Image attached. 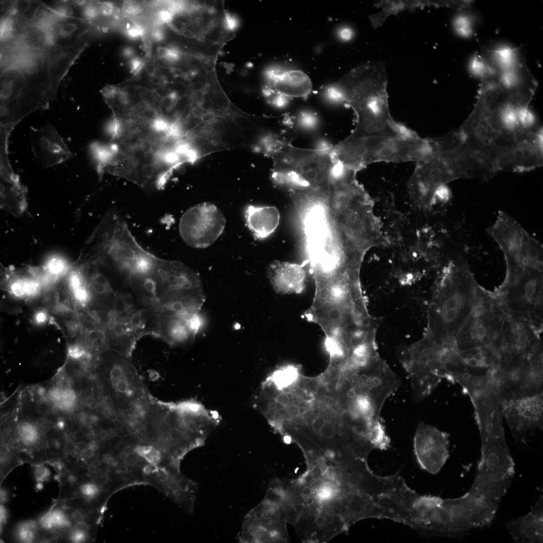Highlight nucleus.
<instances>
[{
  "label": "nucleus",
  "instance_id": "1",
  "mask_svg": "<svg viewBox=\"0 0 543 543\" xmlns=\"http://www.w3.org/2000/svg\"><path fill=\"white\" fill-rule=\"evenodd\" d=\"M534 93L500 77L483 80L473 111L458 129L496 173L524 167L542 146V127L528 108Z\"/></svg>",
  "mask_w": 543,
  "mask_h": 543
},
{
  "label": "nucleus",
  "instance_id": "2",
  "mask_svg": "<svg viewBox=\"0 0 543 543\" xmlns=\"http://www.w3.org/2000/svg\"><path fill=\"white\" fill-rule=\"evenodd\" d=\"M1 62V102L24 115L48 106L73 63L54 51L14 50Z\"/></svg>",
  "mask_w": 543,
  "mask_h": 543
},
{
  "label": "nucleus",
  "instance_id": "3",
  "mask_svg": "<svg viewBox=\"0 0 543 543\" xmlns=\"http://www.w3.org/2000/svg\"><path fill=\"white\" fill-rule=\"evenodd\" d=\"M387 78L383 62L356 67L326 87L329 98L342 102L353 111L355 119L379 133L389 131L395 121L388 105Z\"/></svg>",
  "mask_w": 543,
  "mask_h": 543
},
{
  "label": "nucleus",
  "instance_id": "4",
  "mask_svg": "<svg viewBox=\"0 0 543 543\" xmlns=\"http://www.w3.org/2000/svg\"><path fill=\"white\" fill-rule=\"evenodd\" d=\"M468 266L450 267L434 298L428 335L437 343L454 339L484 295Z\"/></svg>",
  "mask_w": 543,
  "mask_h": 543
},
{
  "label": "nucleus",
  "instance_id": "5",
  "mask_svg": "<svg viewBox=\"0 0 543 543\" xmlns=\"http://www.w3.org/2000/svg\"><path fill=\"white\" fill-rule=\"evenodd\" d=\"M311 306L304 312L307 321L318 325L325 336L353 330L370 317L360 282L334 280L315 283Z\"/></svg>",
  "mask_w": 543,
  "mask_h": 543
},
{
  "label": "nucleus",
  "instance_id": "6",
  "mask_svg": "<svg viewBox=\"0 0 543 543\" xmlns=\"http://www.w3.org/2000/svg\"><path fill=\"white\" fill-rule=\"evenodd\" d=\"M428 138L347 137L331 146L334 159L356 172L377 162H402L422 159L430 151Z\"/></svg>",
  "mask_w": 543,
  "mask_h": 543
},
{
  "label": "nucleus",
  "instance_id": "7",
  "mask_svg": "<svg viewBox=\"0 0 543 543\" xmlns=\"http://www.w3.org/2000/svg\"><path fill=\"white\" fill-rule=\"evenodd\" d=\"M156 282V299L148 303L156 315L185 317L199 312L205 300L203 285L198 274L184 263L162 259Z\"/></svg>",
  "mask_w": 543,
  "mask_h": 543
},
{
  "label": "nucleus",
  "instance_id": "8",
  "mask_svg": "<svg viewBox=\"0 0 543 543\" xmlns=\"http://www.w3.org/2000/svg\"><path fill=\"white\" fill-rule=\"evenodd\" d=\"M102 92L113 113V130L170 128V120L164 115L157 96L150 90L110 85Z\"/></svg>",
  "mask_w": 543,
  "mask_h": 543
},
{
  "label": "nucleus",
  "instance_id": "9",
  "mask_svg": "<svg viewBox=\"0 0 543 543\" xmlns=\"http://www.w3.org/2000/svg\"><path fill=\"white\" fill-rule=\"evenodd\" d=\"M272 157V177L288 191L324 182L335 162L330 146L309 149L294 147L287 142Z\"/></svg>",
  "mask_w": 543,
  "mask_h": 543
},
{
  "label": "nucleus",
  "instance_id": "10",
  "mask_svg": "<svg viewBox=\"0 0 543 543\" xmlns=\"http://www.w3.org/2000/svg\"><path fill=\"white\" fill-rule=\"evenodd\" d=\"M104 362L98 372L103 377L114 411L131 409L150 393L131 357L112 350Z\"/></svg>",
  "mask_w": 543,
  "mask_h": 543
},
{
  "label": "nucleus",
  "instance_id": "11",
  "mask_svg": "<svg viewBox=\"0 0 543 543\" xmlns=\"http://www.w3.org/2000/svg\"><path fill=\"white\" fill-rule=\"evenodd\" d=\"M284 499L276 492L267 490L262 500L245 516L238 537L239 542H287Z\"/></svg>",
  "mask_w": 543,
  "mask_h": 543
},
{
  "label": "nucleus",
  "instance_id": "12",
  "mask_svg": "<svg viewBox=\"0 0 543 543\" xmlns=\"http://www.w3.org/2000/svg\"><path fill=\"white\" fill-rule=\"evenodd\" d=\"M301 540L325 542L348 528L335 511L332 496L322 498L318 495L302 509L294 525Z\"/></svg>",
  "mask_w": 543,
  "mask_h": 543
},
{
  "label": "nucleus",
  "instance_id": "13",
  "mask_svg": "<svg viewBox=\"0 0 543 543\" xmlns=\"http://www.w3.org/2000/svg\"><path fill=\"white\" fill-rule=\"evenodd\" d=\"M485 295L453 340L456 352L491 345L503 327L502 316Z\"/></svg>",
  "mask_w": 543,
  "mask_h": 543
},
{
  "label": "nucleus",
  "instance_id": "14",
  "mask_svg": "<svg viewBox=\"0 0 543 543\" xmlns=\"http://www.w3.org/2000/svg\"><path fill=\"white\" fill-rule=\"evenodd\" d=\"M226 224L224 216L214 204L205 202L188 209L179 223L180 236L189 246L207 247L223 232Z\"/></svg>",
  "mask_w": 543,
  "mask_h": 543
},
{
  "label": "nucleus",
  "instance_id": "15",
  "mask_svg": "<svg viewBox=\"0 0 543 543\" xmlns=\"http://www.w3.org/2000/svg\"><path fill=\"white\" fill-rule=\"evenodd\" d=\"M149 312L146 309H130L113 314L104 330L108 348L131 358L137 341L146 335H151L147 327Z\"/></svg>",
  "mask_w": 543,
  "mask_h": 543
},
{
  "label": "nucleus",
  "instance_id": "16",
  "mask_svg": "<svg viewBox=\"0 0 543 543\" xmlns=\"http://www.w3.org/2000/svg\"><path fill=\"white\" fill-rule=\"evenodd\" d=\"M502 412L514 438L525 443L529 436L542 430V393L503 402Z\"/></svg>",
  "mask_w": 543,
  "mask_h": 543
},
{
  "label": "nucleus",
  "instance_id": "17",
  "mask_svg": "<svg viewBox=\"0 0 543 543\" xmlns=\"http://www.w3.org/2000/svg\"><path fill=\"white\" fill-rule=\"evenodd\" d=\"M449 435L429 424L421 423L414 438V449L420 468L438 473L449 457Z\"/></svg>",
  "mask_w": 543,
  "mask_h": 543
},
{
  "label": "nucleus",
  "instance_id": "18",
  "mask_svg": "<svg viewBox=\"0 0 543 543\" xmlns=\"http://www.w3.org/2000/svg\"><path fill=\"white\" fill-rule=\"evenodd\" d=\"M30 144L38 165L47 168L61 163L73 156L54 126L48 124L39 128H30Z\"/></svg>",
  "mask_w": 543,
  "mask_h": 543
},
{
  "label": "nucleus",
  "instance_id": "19",
  "mask_svg": "<svg viewBox=\"0 0 543 543\" xmlns=\"http://www.w3.org/2000/svg\"><path fill=\"white\" fill-rule=\"evenodd\" d=\"M506 289L508 304L513 309L524 312L534 310L541 300L542 269H528Z\"/></svg>",
  "mask_w": 543,
  "mask_h": 543
},
{
  "label": "nucleus",
  "instance_id": "20",
  "mask_svg": "<svg viewBox=\"0 0 543 543\" xmlns=\"http://www.w3.org/2000/svg\"><path fill=\"white\" fill-rule=\"evenodd\" d=\"M505 526L515 542H542V495L538 497L528 513L510 520Z\"/></svg>",
  "mask_w": 543,
  "mask_h": 543
},
{
  "label": "nucleus",
  "instance_id": "21",
  "mask_svg": "<svg viewBox=\"0 0 543 543\" xmlns=\"http://www.w3.org/2000/svg\"><path fill=\"white\" fill-rule=\"evenodd\" d=\"M269 281L281 294H300L305 288L306 273L298 264L274 261L268 269Z\"/></svg>",
  "mask_w": 543,
  "mask_h": 543
},
{
  "label": "nucleus",
  "instance_id": "22",
  "mask_svg": "<svg viewBox=\"0 0 543 543\" xmlns=\"http://www.w3.org/2000/svg\"><path fill=\"white\" fill-rule=\"evenodd\" d=\"M1 208L15 216L22 215L27 206L26 190L12 168L1 170Z\"/></svg>",
  "mask_w": 543,
  "mask_h": 543
},
{
  "label": "nucleus",
  "instance_id": "23",
  "mask_svg": "<svg viewBox=\"0 0 543 543\" xmlns=\"http://www.w3.org/2000/svg\"><path fill=\"white\" fill-rule=\"evenodd\" d=\"M153 315V336L175 346L185 344L195 338L187 326L185 317Z\"/></svg>",
  "mask_w": 543,
  "mask_h": 543
},
{
  "label": "nucleus",
  "instance_id": "24",
  "mask_svg": "<svg viewBox=\"0 0 543 543\" xmlns=\"http://www.w3.org/2000/svg\"><path fill=\"white\" fill-rule=\"evenodd\" d=\"M247 225L257 239L269 237L277 229L280 223L279 210L274 206L249 205L245 211Z\"/></svg>",
  "mask_w": 543,
  "mask_h": 543
},
{
  "label": "nucleus",
  "instance_id": "25",
  "mask_svg": "<svg viewBox=\"0 0 543 543\" xmlns=\"http://www.w3.org/2000/svg\"><path fill=\"white\" fill-rule=\"evenodd\" d=\"M312 85L309 77L304 72L291 70L276 76L273 79V89L287 98L303 97L308 95Z\"/></svg>",
  "mask_w": 543,
  "mask_h": 543
},
{
  "label": "nucleus",
  "instance_id": "26",
  "mask_svg": "<svg viewBox=\"0 0 543 543\" xmlns=\"http://www.w3.org/2000/svg\"><path fill=\"white\" fill-rule=\"evenodd\" d=\"M17 432L21 442L27 446L34 445L40 437L37 428L33 424L27 422L20 424Z\"/></svg>",
  "mask_w": 543,
  "mask_h": 543
},
{
  "label": "nucleus",
  "instance_id": "27",
  "mask_svg": "<svg viewBox=\"0 0 543 543\" xmlns=\"http://www.w3.org/2000/svg\"><path fill=\"white\" fill-rule=\"evenodd\" d=\"M134 450L149 464L156 465L162 459V455L159 450L151 444L137 443Z\"/></svg>",
  "mask_w": 543,
  "mask_h": 543
},
{
  "label": "nucleus",
  "instance_id": "28",
  "mask_svg": "<svg viewBox=\"0 0 543 543\" xmlns=\"http://www.w3.org/2000/svg\"><path fill=\"white\" fill-rule=\"evenodd\" d=\"M181 97L175 90H170L158 98L160 106L163 111L170 112L177 105Z\"/></svg>",
  "mask_w": 543,
  "mask_h": 543
},
{
  "label": "nucleus",
  "instance_id": "29",
  "mask_svg": "<svg viewBox=\"0 0 543 543\" xmlns=\"http://www.w3.org/2000/svg\"><path fill=\"white\" fill-rule=\"evenodd\" d=\"M156 56L161 59L174 62L179 59L181 52L172 47L159 46L156 50Z\"/></svg>",
  "mask_w": 543,
  "mask_h": 543
},
{
  "label": "nucleus",
  "instance_id": "30",
  "mask_svg": "<svg viewBox=\"0 0 543 543\" xmlns=\"http://www.w3.org/2000/svg\"><path fill=\"white\" fill-rule=\"evenodd\" d=\"M185 320L190 332L195 337L196 334L200 330L203 322L199 313L188 316L185 317Z\"/></svg>",
  "mask_w": 543,
  "mask_h": 543
},
{
  "label": "nucleus",
  "instance_id": "31",
  "mask_svg": "<svg viewBox=\"0 0 543 543\" xmlns=\"http://www.w3.org/2000/svg\"><path fill=\"white\" fill-rule=\"evenodd\" d=\"M80 489L82 496L87 500L95 498L101 489L92 482H85L81 484Z\"/></svg>",
  "mask_w": 543,
  "mask_h": 543
},
{
  "label": "nucleus",
  "instance_id": "32",
  "mask_svg": "<svg viewBox=\"0 0 543 543\" xmlns=\"http://www.w3.org/2000/svg\"><path fill=\"white\" fill-rule=\"evenodd\" d=\"M317 122L318 119L314 114L305 112L300 115L299 124L303 128L311 129L317 124Z\"/></svg>",
  "mask_w": 543,
  "mask_h": 543
},
{
  "label": "nucleus",
  "instance_id": "33",
  "mask_svg": "<svg viewBox=\"0 0 543 543\" xmlns=\"http://www.w3.org/2000/svg\"><path fill=\"white\" fill-rule=\"evenodd\" d=\"M109 479L108 472L98 470L91 477V482L98 488L102 489Z\"/></svg>",
  "mask_w": 543,
  "mask_h": 543
},
{
  "label": "nucleus",
  "instance_id": "34",
  "mask_svg": "<svg viewBox=\"0 0 543 543\" xmlns=\"http://www.w3.org/2000/svg\"><path fill=\"white\" fill-rule=\"evenodd\" d=\"M126 28V34L128 37L133 40H136L143 37L144 30L142 27L136 24L129 25Z\"/></svg>",
  "mask_w": 543,
  "mask_h": 543
},
{
  "label": "nucleus",
  "instance_id": "35",
  "mask_svg": "<svg viewBox=\"0 0 543 543\" xmlns=\"http://www.w3.org/2000/svg\"><path fill=\"white\" fill-rule=\"evenodd\" d=\"M123 12L130 15H135L141 13L143 8L139 3L133 2H126L123 5Z\"/></svg>",
  "mask_w": 543,
  "mask_h": 543
},
{
  "label": "nucleus",
  "instance_id": "36",
  "mask_svg": "<svg viewBox=\"0 0 543 543\" xmlns=\"http://www.w3.org/2000/svg\"><path fill=\"white\" fill-rule=\"evenodd\" d=\"M65 265L62 260L58 258L52 259L47 265L49 272L53 276L62 274L64 270Z\"/></svg>",
  "mask_w": 543,
  "mask_h": 543
},
{
  "label": "nucleus",
  "instance_id": "37",
  "mask_svg": "<svg viewBox=\"0 0 543 543\" xmlns=\"http://www.w3.org/2000/svg\"><path fill=\"white\" fill-rule=\"evenodd\" d=\"M90 353L87 352L84 348L78 344L70 346L68 348V354L73 359H80L85 357Z\"/></svg>",
  "mask_w": 543,
  "mask_h": 543
},
{
  "label": "nucleus",
  "instance_id": "38",
  "mask_svg": "<svg viewBox=\"0 0 543 543\" xmlns=\"http://www.w3.org/2000/svg\"><path fill=\"white\" fill-rule=\"evenodd\" d=\"M146 61L139 57L135 56L130 60V72L133 76L138 75L144 67Z\"/></svg>",
  "mask_w": 543,
  "mask_h": 543
},
{
  "label": "nucleus",
  "instance_id": "39",
  "mask_svg": "<svg viewBox=\"0 0 543 543\" xmlns=\"http://www.w3.org/2000/svg\"><path fill=\"white\" fill-rule=\"evenodd\" d=\"M34 476L38 482H42L49 479L50 473L46 467L41 464H38L35 467Z\"/></svg>",
  "mask_w": 543,
  "mask_h": 543
},
{
  "label": "nucleus",
  "instance_id": "40",
  "mask_svg": "<svg viewBox=\"0 0 543 543\" xmlns=\"http://www.w3.org/2000/svg\"><path fill=\"white\" fill-rule=\"evenodd\" d=\"M174 14L168 9L159 11L157 14V24L158 26L163 24L171 22Z\"/></svg>",
  "mask_w": 543,
  "mask_h": 543
},
{
  "label": "nucleus",
  "instance_id": "41",
  "mask_svg": "<svg viewBox=\"0 0 543 543\" xmlns=\"http://www.w3.org/2000/svg\"><path fill=\"white\" fill-rule=\"evenodd\" d=\"M99 8L100 14L104 16H111L115 12V6L112 3L110 2L100 3Z\"/></svg>",
  "mask_w": 543,
  "mask_h": 543
},
{
  "label": "nucleus",
  "instance_id": "42",
  "mask_svg": "<svg viewBox=\"0 0 543 543\" xmlns=\"http://www.w3.org/2000/svg\"><path fill=\"white\" fill-rule=\"evenodd\" d=\"M319 433L325 438H331L335 435L336 429L332 424L326 422Z\"/></svg>",
  "mask_w": 543,
  "mask_h": 543
},
{
  "label": "nucleus",
  "instance_id": "43",
  "mask_svg": "<svg viewBox=\"0 0 543 543\" xmlns=\"http://www.w3.org/2000/svg\"><path fill=\"white\" fill-rule=\"evenodd\" d=\"M151 38L153 41L156 42L162 41L165 38L163 30L159 26H156L151 30Z\"/></svg>",
  "mask_w": 543,
  "mask_h": 543
},
{
  "label": "nucleus",
  "instance_id": "44",
  "mask_svg": "<svg viewBox=\"0 0 543 543\" xmlns=\"http://www.w3.org/2000/svg\"><path fill=\"white\" fill-rule=\"evenodd\" d=\"M326 420L322 417H317L313 419L311 423V427L314 431L319 433L326 423Z\"/></svg>",
  "mask_w": 543,
  "mask_h": 543
},
{
  "label": "nucleus",
  "instance_id": "45",
  "mask_svg": "<svg viewBox=\"0 0 543 543\" xmlns=\"http://www.w3.org/2000/svg\"><path fill=\"white\" fill-rule=\"evenodd\" d=\"M76 398V396L75 393L72 389H64L62 392L61 401L75 402Z\"/></svg>",
  "mask_w": 543,
  "mask_h": 543
},
{
  "label": "nucleus",
  "instance_id": "46",
  "mask_svg": "<svg viewBox=\"0 0 543 543\" xmlns=\"http://www.w3.org/2000/svg\"><path fill=\"white\" fill-rule=\"evenodd\" d=\"M75 295L76 298L81 302H86L88 299L89 294L86 289L81 286L74 289Z\"/></svg>",
  "mask_w": 543,
  "mask_h": 543
},
{
  "label": "nucleus",
  "instance_id": "47",
  "mask_svg": "<svg viewBox=\"0 0 543 543\" xmlns=\"http://www.w3.org/2000/svg\"><path fill=\"white\" fill-rule=\"evenodd\" d=\"M144 68L146 73L150 77H154L155 76L157 68L155 64L153 62L151 61L146 62Z\"/></svg>",
  "mask_w": 543,
  "mask_h": 543
},
{
  "label": "nucleus",
  "instance_id": "48",
  "mask_svg": "<svg viewBox=\"0 0 543 543\" xmlns=\"http://www.w3.org/2000/svg\"><path fill=\"white\" fill-rule=\"evenodd\" d=\"M156 474L160 481L166 482L170 478L171 472H168L165 469L158 468Z\"/></svg>",
  "mask_w": 543,
  "mask_h": 543
},
{
  "label": "nucleus",
  "instance_id": "49",
  "mask_svg": "<svg viewBox=\"0 0 543 543\" xmlns=\"http://www.w3.org/2000/svg\"><path fill=\"white\" fill-rule=\"evenodd\" d=\"M76 448V445L72 441L67 440L64 445L63 451L66 455L69 456L73 453Z\"/></svg>",
  "mask_w": 543,
  "mask_h": 543
},
{
  "label": "nucleus",
  "instance_id": "50",
  "mask_svg": "<svg viewBox=\"0 0 543 543\" xmlns=\"http://www.w3.org/2000/svg\"><path fill=\"white\" fill-rule=\"evenodd\" d=\"M122 54L124 57L131 59L135 57V50L131 46H126L123 48Z\"/></svg>",
  "mask_w": 543,
  "mask_h": 543
},
{
  "label": "nucleus",
  "instance_id": "51",
  "mask_svg": "<svg viewBox=\"0 0 543 543\" xmlns=\"http://www.w3.org/2000/svg\"><path fill=\"white\" fill-rule=\"evenodd\" d=\"M339 35L343 40H348L352 37L353 33L350 29L345 28L341 30L339 32Z\"/></svg>",
  "mask_w": 543,
  "mask_h": 543
},
{
  "label": "nucleus",
  "instance_id": "52",
  "mask_svg": "<svg viewBox=\"0 0 543 543\" xmlns=\"http://www.w3.org/2000/svg\"><path fill=\"white\" fill-rule=\"evenodd\" d=\"M158 468L156 465L149 464L145 466L143 469L144 472L147 474L156 472Z\"/></svg>",
  "mask_w": 543,
  "mask_h": 543
},
{
  "label": "nucleus",
  "instance_id": "53",
  "mask_svg": "<svg viewBox=\"0 0 543 543\" xmlns=\"http://www.w3.org/2000/svg\"><path fill=\"white\" fill-rule=\"evenodd\" d=\"M90 445V443H87L84 442H80L78 443L76 445V448L81 452L83 453Z\"/></svg>",
  "mask_w": 543,
  "mask_h": 543
},
{
  "label": "nucleus",
  "instance_id": "54",
  "mask_svg": "<svg viewBox=\"0 0 543 543\" xmlns=\"http://www.w3.org/2000/svg\"><path fill=\"white\" fill-rule=\"evenodd\" d=\"M46 318V314L42 312L38 313L36 317V320L40 323L44 322Z\"/></svg>",
  "mask_w": 543,
  "mask_h": 543
},
{
  "label": "nucleus",
  "instance_id": "55",
  "mask_svg": "<svg viewBox=\"0 0 543 543\" xmlns=\"http://www.w3.org/2000/svg\"><path fill=\"white\" fill-rule=\"evenodd\" d=\"M128 467L126 465L119 466L117 468L116 471L120 474L126 473L128 471Z\"/></svg>",
  "mask_w": 543,
  "mask_h": 543
},
{
  "label": "nucleus",
  "instance_id": "56",
  "mask_svg": "<svg viewBox=\"0 0 543 543\" xmlns=\"http://www.w3.org/2000/svg\"><path fill=\"white\" fill-rule=\"evenodd\" d=\"M1 520L4 523L6 520V511L3 506L1 505Z\"/></svg>",
  "mask_w": 543,
  "mask_h": 543
}]
</instances>
